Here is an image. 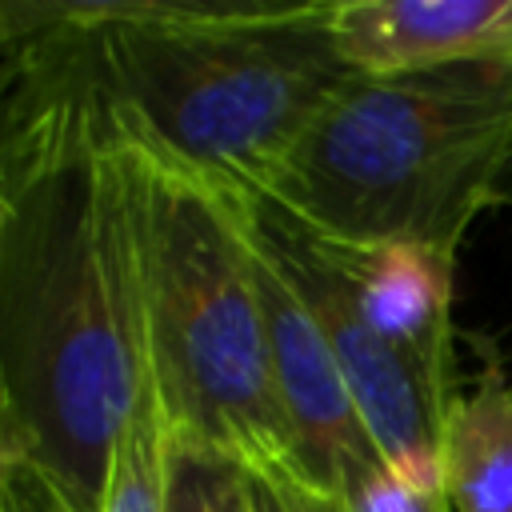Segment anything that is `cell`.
Masks as SVG:
<instances>
[{"mask_svg":"<svg viewBox=\"0 0 512 512\" xmlns=\"http://www.w3.org/2000/svg\"><path fill=\"white\" fill-rule=\"evenodd\" d=\"M88 88L116 136L220 188L264 192L312 120L356 80L332 4H72Z\"/></svg>","mask_w":512,"mask_h":512,"instance_id":"7a4b0ae2","label":"cell"},{"mask_svg":"<svg viewBox=\"0 0 512 512\" xmlns=\"http://www.w3.org/2000/svg\"><path fill=\"white\" fill-rule=\"evenodd\" d=\"M512 160V60L356 76L264 192L340 244L456 248Z\"/></svg>","mask_w":512,"mask_h":512,"instance_id":"3957f363","label":"cell"},{"mask_svg":"<svg viewBox=\"0 0 512 512\" xmlns=\"http://www.w3.org/2000/svg\"><path fill=\"white\" fill-rule=\"evenodd\" d=\"M240 196V188H236ZM240 224L248 240V260H252V280L268 328V348H272V376L276 392L292 428V448H296V480L300 488H312L320 496H340L344 484L380 464L384 456L376 452L360 408L344 384V372L336 364V352L296 292V284L284 276V268L268 256V248L252 236L240 204Z\"/></svg>","mask_w":512,"mask_h":512,"instance_id":"8992f818","label":"cell"},{"mask_svg":"<svg viewBox=\"0 0 512 512\" xmlns=\"http://www.w3.org/2000/svg\"><path fill=\"white\" fill-rule=\"evenodd\" d=\"M276 484H280V492H284V500H288L292 512H344V504L332 500V496H320V492L300 488L292 480H276Z\"/></svg>","mask_w":512,"mask_h":512,"instance_id":"4fadbf2b","label":"cell"},{"mask_svg":"<svg viewBox=\"0 0 512 512\" xmlns=\"http://www.w3.org/2000/svg\"><path fill=\"white\" fill-rule=\"evenodd\" d=\"M152 372L124 144L100 108H4L0 512H104Z\"/></svg>","mask_w":512,"mask_h":512,"instance_id":"6da1fadb","label":"cell"},{"mask_svg":"<svg viewBox=\"0 0 512 512\" xmlns=\"http://www.w3.org/2000/svg\"><path fill=\"white\" fill-rule=\"evenodd\" d=\"M444 492L452 512H512V388L496 368L472 396L452 400Z\"/></svg>","mask_w":512,"mask_h":512,"instance_id":"9c48e42d","label":"cell"},{"mask_svg":"<svg viewBox=\"0 0 512 512\" xmlns=\"http://www.w3.org/2000/svg\"><path fill=\"white\" fill-rule=\"evenodd\" d=\"M168 460L172 428L160 404L156 376L148 372L108 464L104 512H168Z\"/></svg>","mask_w":512,"mask_h":512,"instance_id":"30bf717a","label":"cell"},{"mask_svg":"<svg viewBox=\"0 0 512 512\" xmlns=\"http://www.w3.org/2000/svg\"><path fill=\"white\" fill-rule=\"evenodd\" d=\"M240 204L252 236L268 248L320 320L376 452L408 484L444 492V428L456 400L452 380L432 376L364 320L320 232L288 216L268 196L240 188Z\"/></svg>","mask_w":512,"mask_h":512,"instance_id":"5b68a950","label":"cell"},{"mask_svg":"<svg viewBox=\"0 0 512 512\" xmlns=\"http://www.w3.org/2000/svg\"><path fill=\"white\" fill-rule=\"evenodd\" d=\"M248 488H252V504H256V512H292L288 500H284V492H280V484H276L272 476L248 472Z\"/></svg>","mask_w":512,"mask_h":512,"instance_id":"5bb4252c","label":"cell"},{"mask_svg":"<svg viewBox=\"0 0 512 512\" xmlns=\"http://www.w3.org/2000/svg\"><path fill=\"white\" fill-rule=\"evenodd\" d=\"M328 248L364 320L432 376L452 380V256L420 244L328 240Z\"/></svg>","mask_w":512,"mask_h":512,"instance_id":"ba28073f","label":"cell"},{"mask_svg":"<svg viewBox=\"0 0 512 512\" xmlns=\"http://www.w3.org/2000/svg\"><path fill=\"white\" fill-rule=\"evenodd\" d=\"M336 500L344 504V512H452L448 492L408 484L388 460L356 472Z\"/></svg>","mask_w":512,"mask_h":512,"instance_id":"7c38bea8","label":"cell"},{"mask_svg":"<svg viewBox=\"0 0 512 512\" xmlns=\"http://www.w3.org/2000/svg\"><path fill=\"white\" fill-rule=\"evenodd\" d=\"M168 512H256L248 468L220 452L172 440Z\"/></svg>","mask_w":512,"mask_h":512,"instance_id":"8fae6325","label":"cell"},{"mask_svg":"<svg viewBox=\"0 0 512 512\" xmlns=\"http://www.w3.org/2000/svg\"><path fill=\"white\" fill-rule=\"evenodd\" d=\"M332 44L356 76L512 60V0H344Z\"/></svg>","mask_w":512,"mask_h":512,"instance_id":"52a82bcc","label":"cell"},{"mask_svg":"<svg viewBox=\"0 0 512 512\" xmlns=\"http://www.w3.org/2000/svg\"><path fill=\"white\" fill-rule=\"evenodd\" d=\"M496 204H508V208H512V160H508V168H504V176H500V192H496Z\"/></svg>","mask_w":512,"mask_h":512,"instance_id":"9a60e30c","label":"cell"},{"mask_svg":"<svg viewBox=\"0 0 512 512\" xmlns=\"http://www.w3.org/2000/svg\"><path fill=\"white\" fill-rule=\"evenodd\" d=\"M148 360L176 444L296 480L236 188L124 140Z\"/></svg>","mask_w":512,"mask_h":512,"instance_id":"277c9868","label":"cell"}]
</instances>
